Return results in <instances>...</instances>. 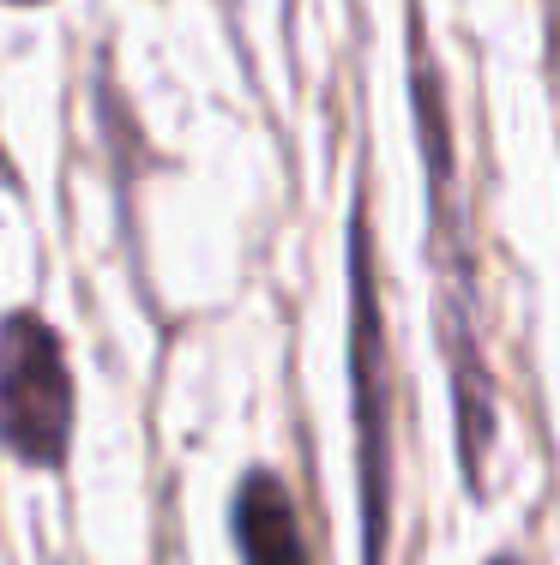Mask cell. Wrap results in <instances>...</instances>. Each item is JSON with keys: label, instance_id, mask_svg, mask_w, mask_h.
I'll return each mask as SVG.
<instances>
[{"label": "cell", "instance_id": "obj_3", "mask_svg": "<svg viewBox=\"0 0 560 565\" xmlns=\"http://www.w3.org/2000/svg\"><path fill=\"white\" fill-rule=\"evenodd\" d=\"M235 547H242V565H314L296 500L272 469H253L235 493Z\"/></svg>", "mask_w": 560, "mask_h": 565}, {"label": "cell", "instance_id": "obj_2", "mask_svg": "<svg viewBox=\"0 0 560 565\" xmlns=\"http://www.w3.org/2000/svg\"><path fill=\"white\" fill-rule=\"evenodd\" d=\"M0 446L36 469L66 463L73 446V380L43 313H7L0 326Z\"/></svg>", "mask_w": 560, "mask_h": 565}, {"label": "cell", "instance_id": "obj_4", "mask_svg": "<svg viewBox=\"0 0 560 565\" xmlns=\"http://www.w3.org/2000/svg\"><path fill=\"white\" fill-rule=\"evenodd\" d=\"M495 565H518V559H495Z\"/></svg>", "mask_w": 560, "mask_h": 565}, {"label": "cell", "instance_id": "obj_5", "mask_svg": "<svg viewBox=\"0 0 560 565\" xmlns=\"http://www.w3.org/2000/svg\"><path fill=\"white\" fill-rule=\"evenodd\" d=\"M19 7H36V0H19Z\"/></svg>", "mask_w": 560, "mask_h": 565}, {"label": "cell", "instance_id": "obj_1", "mask_svg": "<svg viewBox=\"0 0 560 565\" xmlns=\"http://www.w3.org/2000/svg\"><path fill=\"white\" fill-rule=\"evenodd\" d=\"M350 397H356V457H362V530L368 565H385L392 530V355H385L380 277H373L368 223H350Z\"/></svg>", "mask_w": 560, "mask_h": 565}]
</instances>
